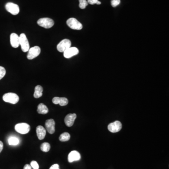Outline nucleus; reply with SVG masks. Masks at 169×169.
<instances>
[{
	"label": "nucleus",
	"instance_id": "nucleus-17",
	"mask_svg": "<svg viewBox=\"0 0 169 169\" xmlns=\"http://www.w3.org/2000/svg\"><path fill=\"white\" fill-rule=\"evenodd\" d=\"M37 112L39 114H46L49 112V109L43 103H40L38 105Z\"/></svg>",
	"mask_w": 169,
	"mask_h": 169
},
{
	"label": "nucleus",
	"instance_id": "nucleus-14",
	"mask_svg": "<svg viewBox=\"0 0 169 169\" xmlns=\"http://www.w3.org/2000/svg\"><path fill=\"white\" fill-rule=\"evenodd\" d=\"M81 158L80 154L77 151H72L68 155V159L69 163H73V162L79 160Z\"/></svg>",
	"mask_w": 169,
	"mask_h": 169
},
{
	"label": "nucleus",
	"instance_id": "nucleus-19",
	"mask_svg": "<svg viewBox=\"0 0 169 169\" xmlns=\"http://www.w3.org/2000/svg\"><path fill=\"white\" fill-rule=\"evenodd\" d=\"M70 136L68 132H65L62 133L60 136L59 139L60 141H62V142H65L68 141L70 139Z\"/></svg>",
	"mask_w": 169,
	"mask_h": 169
},
{
	"label": "nucleus",
	"instance_id": "nucleus-22",
	"mask_svg": "<svg viewBox=\"0 0 169 169\" xmlns=\"http://www.w3.org/2000/svg\"><path fill=\"white\" fill-rule=\"evenodd\" d=\"M79 7L80 9H84L87 6L88 2L87 0H79Z\"/></svg>",
	"mask_w": 169,
	"mask_h": 169
},
{
	"label": "nucleus",
	"instance_id": "nucleus-18",
	"mask_svg": "<svg viewBox=\"0 0 169 169\" xmlns=\"http://www.w3.org/2000/svg\"><path fill=\"white\" fill-rule=\"evenodd\" d=\"M43 88L41 86L38 85L35 88L34 96L35 98H39L42 96Z\"/></svg>",
	"mask_w": 169,
	"mask_h": 169
},
{
	"label": "nucleus",
	"instance_id": "nucleus-4",
	"mask_svg": "<svg viewBox=\"0 0 169 169\" xmlns=\"http://www.w3.org/2000/svg\"><path fill=\"white\" fill-rule=\"evenodd\" d=\"M66 23L68 26L70 27L72 29L80 30H82L83 28V25L82 23H80L78 20L76 19L75 18L72 17V18L68 19Z\"/></svg>",
	"mask_w": 169,
	"mask_h": 169
},
{
	"label": "nucleus",
	"instance_id": "nucleus-21",
	"mask_svg": "<svg viewBox=\"0 0 169 169\" xmlns=\"http://www.w3.org/2000/svg\"><path fill=\"white\" fill-rule=\"evenodd\" d=\"M50 145L48 142H44L42 143L40 146V150L44 152H49L50 150Z\"/></svg>",
	"mask_w": 169,
	"mask_h": 169
},
{
	"label": "nucleus",
	"instance_id": "nucleus-11",
	"mask_svg": "<svg viewBox=\"0 0 169 169\" xmlns=\"http://www.w3.org/2000/svg\"><path fill=\"white\" fill-rule=\"evenodd\" d=\"M47 131L50 134H53L55 132V122L53 119H48L45 122Z\"/></svg>",
	"mask_w": 169,
	"mask_h": 169
},
{
	"label": "nucleus",
	"instance_id": "nucleus-3",
	"mask_svg": "<svg viewBox=\"0 0 169 169\" xmlns=\"http://www.w3.org/2000/svg\"><path fill=\"white\" fill-rule=\"evenodd\" d=\"M30 129V126L25 123H19L16 125L15 126V129L16 132L21 135L27 134L29 132Z\"/></svg>",
	"mask_w": 169,
	"mask_h": 169
},
{
	"label": "nucleus",
	"instance_id": "nucleus-10",
	"mask_svg": "<svg viewBox=\"0 0 169 169\" xmlns=\"http://www.w3.org/2000/svg\"><path fill=\"white\" fill-rule=\"evenodd\" d=\"M79 53V50L76 47H70L64 52V55L66 58H70Z\"/></svg>",
	"mask_w": 169,
	"mask_h": 169
},
{
	"label": "nucleus",
	"instance_id": "nucleus-12",
	"mask_svg": "<svg viewBox=\"0 0 169 169\" xmlns=\"http://www.w3.org/2000/svg\"><path fill=\"white\" fill-rule=\"evenodd\" d=\"M77 117V115L75 113L69 114L64 118L65 125L68 127H71L73 125Z\"/></svg>",
	"mask_w": 169,
	"mask_h": 169
},
{
	"label": "nucleus",
	"instance_id": "nucleus-1",
	"mask_svg": "<svg viewBox=\"0 0 169 169\" xmlns=\"http://www.w3.org/2000/svg\"><path fill=\"white\" fill-rule=\"evenodd\" d=\"M3 101L6 102L11 103V104H16L19 100V98L17 94L13 93H8L3 95L2 97Z\"/></svg>",
	"mask_w": 169,
	"mask_h": 169
},
{
	"label": "nucleus",
	"instance_id": "nucleus-20",
	"mask_svg": "<svg viewBox=\"0 0 169 169\" xmlns=\"http://www.w3.org/2000/svg\"><path fill=\"white\" fill-rule=\"evenodd\" d=\"M8 143L10 145H17L19 143V140L16 137L11 136L8 139Z\"/></svg>",
	"mask_w": 169,
	"mask_h": 169
},
{
	"label": "nucleus",
	"instance_id": "nucleus-8",
	"mask_svg": "<svg viewBox=\"0 0 169 169\" xmlns=\"http://www.w3.org/2000/svg\"><path fill=\"white\" fill-rule=\"evenodd\" d=\"M7 11L11 13L13 15H16L19 12V6L12 2H8L5 5Z\"/></svg>",
	"mask_w": 169,
	"mask_h": 169
},
{
	"label": "nucleus",
	"instance_id": "nucleus-13",
	"mask_svg": "<svg viewBox=\"0 0 169 169\" xmlns=\"http://www.w3.org/2000/svg\"><path fill=\"white\" fill-rule=\"evenodd\" d=\"M10 44L11 46L14 48H17L19 46V36L15 34L12 33L10 36Z\"/></svg>",
	"mask_w": 169,
	"mask_h": 169
},
{
	"label": "nucleus",
	"instance_id": "nucleus-15",
	"mask_svg": "<svg viewBox=\"0 0 169 169\" xmlns=\"http://www.w3.org/2000/svg\"><path fill=\"white\" fill-rule=\"evenodd\" d=\"M52 102L54 104H59L61 106H64L67 105L68 103V100L65 97H55L53 99Z\"/></svg>",
	"mask_w": 169,
	"mask_h": 169
},
{
	"label": "nucleus",
	"instance_id": "nucleus-2",
	"mask_svg": "<svg viewBox=\"0 0 169 169\" xmlns=\"http://www.w3.org/2000/svg\"><path fill=\"white\" fill-rule=\"evenodd\" d=\"M37 24L38 25L44 27L46 29L51 28L52 26L54 25V21L52 19L45 17V18H41L38 20L37 21Z\"/></svg>",
	"mask_w": 169,
	"mask_h": 169
},
{
	"label": "nucleus",
	"instance_id": "nucleus-26",
	"mask_svg": "<svg viewBox=\"0 0 169 169\" xmlns=\"http://www.w3.org/2000/svg\"><path fill=\"white\" fill-rule=\"evenodd\" d=\"M87 2L88 3H89L91 5L94 4L99 5L101 4V2L99 1L98 0H88Z\"/></svg>",
	"mask_w": 169,
	"mask_h": 169
},
{
	"label": "nucleus",
	"instance_id": "nucleus-25",
	"mask_svg": "<svg viewBox=\"0 0 169 169\" xmlns=\"http://www.w3.org/2000/svg\"><path fill=\"white\" fill-rule=\"evenodd\" d=\"M120 3V0H112L111 1L112 6L113 7L117 6Z\"/></svg>",
	"mask_w": 169,
	"mask_h": 169
},
{
	"label": "nucleus",
	"instance_id": "nucleus-6",
	"mask_svg": "<svg viewBox=\"0 0 169 169\" xmlns=\"http://www.w3.org/2000/svg\"><path fill=\"white\" fill-rule=\"evenodd\" d=\"M72 43L68 39H64L59 42L57 46V49L60 52H64L71 47Z\"/></svg>",
	"mask_w": 169,
	"mask_h": 169
},
{
	"label": "nucleus",
	"instance_id": "nucleus-28",
	"mask_svg": "<svg viewBox=\"0 0 169 169\" xmlns=\"http://www.w3.org/2000/svg\"><path fill=\"white\" fill-rule=\"evenodd\" d=\"M3 148V144L2 141H0V153L2 151Z\"/></svg>",
	"mask_w": 169,
	"mask_h": 169
},
{
	"label": "nucleus",
	"instance_id": "nucleus-7",
	"mask_svg": "<svg viewBox=\"0 0 169 169\" xmlns=\"http://www.w3.org/2000/svg\"><path fill=\"white\" fill-rule=\"evenodd\" d=\"M40 49L39 46H34L30 48L28 51L27 58L29 60H32L36 58L40 53Z\"/></svg>",
	"mask_w": 169,
	"mask_h": 169
},
{
	"label": "nucleus",
	"instance_id": "nucleus-29",
	"mask_svg": "<svg viewBox=\"0 0 169 169\" xmlns=\"http://www.w3.org/2000/svg\"><path fill=\"white\" fill-rule=\"evenodd\" d=\"M24 169H31V167L30 165H25L24 167Z\"/></svg>",
	"mask_w": 169,
	"mask_h": 169
},
{
	"label": "nucleus",
	"instance_id": "nucleus-24",
	"mask_svg": "<svg viewBox=\"0 0 169 169\" xmlns=\"http://www.w3.org/2000/svg\"><path fill=\"white\" fill-rule=\"evenodd\" d=\"M30 165L34 169H39V165H38L37 162L35 161H33L31 162Z\"/></svg>",
	"mask_w": 169,
	"mask_h": 169
},
{
	"label": "nucleus",
	"instance_id": "nucleus-23",
	"mask_svg": "<svg viewBox=\"0 0 169 169\" xmlns=\"http://www.w3.org/2000/svg\"><path fill=\"white\" fill-rule=\"evenodd\" d=\"M6 74V70L4 68L0 66V80L4 77Z\"/></svg>",
	"mask_w": 169,
	"mask_h": 169
},
{
	"label": "nucleus",
	"instance_id": "nucleus-9",
	"mask_svg": "<svg viewBox=\"0 0 169 169\" xmlns=\"http://www.w3.org/2000/svg\"><path fill=\"white\" fill-rule=\"evenodd\" d=\"M122 127V126L121 123L119 121H116L114 122L111 123L109 124L108 126V128L111 132L115 133L120 131Z\"/></svg>",
	"mask_w": 169,
	"mask_h": 169
},
{
	"label": "nucleus",
	"instance_id": "nucleus-5",
	"mask_svg": "<svg viewBox=\"0 0 169 169\" xmlns=\"http://www.w3.org/2000/svg\"><path fill=\"white\" fill-rule=\"evenodd\" d=\"M19 43L22 51L28 52L30 49V45L27 37L25 34H21L19 36Z\"/></svg>",
	"mask_w": 169,
	"mask_h": 169
},
{
	"label": "nucleus",
	"instance_id": "nucleus-27",
	"mask_svg": "<svg viewBox=\"0 0 169 169\" xmlns=\"http://www.w3.org/2000/svg\"><path fill=\"white\" fill-rule=\"evenodd\" d=\"M49 169H59L58 165V164H55L51 166Z\"/></svg>",
	"mask_w": 169,
	"mask_h": 169
},
{
	"label": "nucleus",
	"instance_id": "nucleus-16",
	"mask_svg": "<svg viewBox=\"0 0 169 169\" xmlns=\"http://www.w3.org/2000/svg\"><path fill=\"white\" fill-rule=\"evenodd\" d=\"M36 133L38 139L40 140H43L45 137L46 131L43 127L39 126L36 128Z\"/></svg>",
	"mask_w": 169,
	"mask_h": 169
}]
</instances>
